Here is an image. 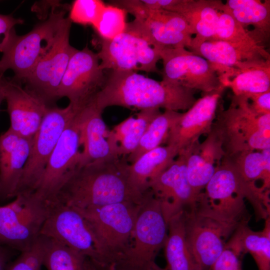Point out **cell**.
Here are the masks:
<instances>
[{
  "instance_id": "6da1fadb",
  "label": "cell",
  "mask_w": 270,
  "mask_h": 270,
  "mask_svg": "<svg viewBox=\"0 0 270 270\" xmlns=\"http://www.w3.org/2000/svg\"><path fill=\"white\" fill-rule=\"evenodd\" d=\"M129 164L126 157L77 164L52 202L80 210L124 202L140 203L146 194L139 195L130 187Z\"/></svg>"
},
{
  "instance_id": "7a4b0ae2",
  "label": "cell",
  "mask_w": 270,
  "mask_h": 270,
  "mask_svg": "<svg viewBox=\"0 0 270 270\" xmlns=\"http://www.w3.org/2000/svg\"><path fill=\"white\" fill-rule=\"evenodd\" d=\"M195 90L158 81L135 72L110 70L93 102L103 110L113 106L130 109L187 110L196 102Z\"/></svg>"
},
{
  "instance_id": "3957f363",
  "label": "cell",
  "mask_w": 270,
  "mask_h": 270,
  "mask_svg": "<svg viewBox=\"0 0 270 270\" xmlns=\"http://www.w3.org/2000/svg\"><path fill=\"white\" fill-rule=\"evenodd\" d=\"M245 200L252 206L256 220L270 216L269 194L244 180L232 163L223 158L200 195L194 208L224 222L248 224L250 215Z\"/></svg>"
},
{
  "instance_id": "277c9868",
  "label": "cell",
  "mask_w": 270,
  "mask_h": 270,
  "mask_svg": "<svg viewBox=\"0 0 270 270\" xmlns=\"http://www.w3.org/2000/svg\"><path fill=\"white\" fill-rule=\"evenodd\" d=\"M65 14V10H56L53 7L48 17L28 33L18 36L14 32L2 52L0 74L10 69L14 74V80H24L59 39L70 20Z\"/></svg>"
},
{
  "instance_id": "5b68a950",
  "label": "cell",
  "mask_w": 270,
  "mask_h": 270,
  "mask_svg": "<svg viewBox=\"0 0 270 270\" xmlns=\"http://www.w3.org/2000/svg\"><path fill=\"white\" fill-rule=\"evenodd\" d=\"M216 114L212 128L222 142L224 157L270 148V114H256L245 96H234L229 108Z\"/></svg>"
},
{
  "instance_id": "8992f818",
  "label": "cell",
  "mask_w": 270,
  "mask_h": 270,
  "mask_svg": "<svg viewBox=\"0 0 270 270\" xmlns=\"http://www.w3.org/2000/svg\"><path fill=\"white\" fill-rule=\"evenodd\" d=\"M141 202H124L76 208L90 225L110 267L121 262L130 246Z\"/></svg>"
},
{
  "instance_id": "52a82bcc",
  "label": "cell",
  "mask_w": 270,
  "mask_h": 270,
  "mask_svg": "<svg viewBox=\"0 0 270 270\" xmlns=\"http://www.w3.org/2000/svg\"><path fill=\"white\" fill-rule=\"evenodd\" d=\"M40 234L79 252L98 269L110 267L90 225L75 208L56 201L49 202Z\"/></svg>"
},
{
  "instance_id": "ba28073f",
  "label": "cell",
  "mask_w": 270,
  "mask_h": 270,
  "mask_svg": "<svg viewBox=\"0 0 270 270\" xmlns=\"http://www.w3.org/2000/svg\"><path fill=\"white\" fill-rule=\"evenodd\" d=\"M14 198L0 206V244L20 252L29 248L40 236L49 203L32 194Z\"/></svg>"
},
{
  "instance_id": "9c48e42d",
  "label": "cell",
  "mask_w": 270,
  "mask_h": 270,
  "mask_svg": "<svg viewBox=\"0 0 270 270\" xmlns=\"http://www.w3.org/2000/svg\"><path fill=\"white\" fill-rule=\"evenodd\" d=\"M167 236L160 203L149 190L140 204L130 246L118 264L131 270H146L164 247Z\"/></svg>"
},
{
  "instance_id": "30bf717a",
  "label": "cell",
  "mask_w": 270,
  "mask_h": 270,
  "mask_svg": "<svg viewBox=\"0 0 270 270\" xmlns=\"http://www.w3.org/2000/svg\"><path fill=\"white\" fill-rule=\"evenodd\" d=\"M80 110L70 104L64 108L56 106L48 108L39 129L32 138L30 153L16 196L27 195L34 191L62 132Z\"/></svg>"
},
{
  "instance_id": "8fae6325",
  "label": "cell",
  "mask_w": 270,
  "mask_h": 270,
  "mask_svg": "<svg viewBox=\"0 0 270 270\" xmlns=\"http://www.w3.org/2000/svg\"><path fill=\"white\" fill-rule=\"evenodd\" d=\"M155 48L162 62L163 82L204 94L222 86L214 64L192 51L184 47Z\"/></svg>"
},
{
  "instance_id": "7c38bea8",
  "label": "cell",
  "mask_w": 270,
  "mask_h": 270,
  "mask_svg": "<svg viewBox=\"0 0 270 270\" xmlns=\"http://www.w3.org/2000/svg\"><path fill=\"white\" fill-rule=\"evenodd\" d=\"M82 118L79 110L62 132L34 191L36 197L50 202L78 164L82 146Z\"/></svg>"
},
{
  "instance_id": "4fadbf2b",
  "label": "cell",
  "mask_w": 270,
  "mask_h": 270,
  "mask_svg": "<svg viewBox=\"0 0 270 270\" xmlns=\"http://www.w3.org/2000/svg\"><path fill=\"white\" fill-rule=\"evenodd\" d=\"M97 53L87 46L72 56L59 86L58 99L66 97L80 110L93 100L106 82Z\"/></svg>"
},
{
  "instance_id": "5bb4252c",
  "label": "cell",
  "mask_w": 270,
  "mask_h": 270,
  "mask_svg": "<svg viewBox=\"0 0 270 270\" xmlns=\"http://www.w3.org/2000/svg\"><path fill=\"white\" fill-rule=\"evenodd\" d=\"M184 215L188 248L201 270H211L240 224L218 220L203 214L194 208L184 210Z\"/></svg>"
},
{
  "instance_id": "9a60e30c",
  "label": "cell",
  "mask_w": 270,
  "mask_h": 270,
  "mask_svg": "<svg viewBox=\"0 0 270 270\" xmlns=\"http://www.w3.org/2000/svg\"><path fill=\"white\" fill-rule=\"evenodd\" d=\"M103 70L157 72L158 50L136 34L126 30L111 40H100L97 53Z\"/></svg>"
},
{
  "instance_id": "2e32d148",
  "label": "cell",
  "mask_w": 270,
  "mask_h": 270,
  "mask_svg": "<svg viewBox=\"0 0 270 270\" xmlns=\"http://www.w3.org/2000/svg\"><path fill=\"white\" fill-rule=\"evenodd\" d=\"M186 159L183 150L148 184L149 190L160 203L166 224L181 212L194 208L198 198L187 179Z\"/></svg>"
},
{
  "instance_id": "e0dca14e",
  "label": "cell",
  "mask_w": 270,
  "mask_h": 270,
  "mask_svg": "<svg viewBox=\"0 0 270 270\" xmlns=\"http://www.w3.org/2000/svg\"><path fill=\"white\" fill-rule=\"evenodd\" d=\"M72 22L65 26L52 50L34 67L24 80L26 88L41 98L48 106L58 100V91L72 56L77 50L70 44Z\"/></svg>"
},
{
  "instance_id": "ac0fdd59",
  "label": "cell",
  "mask_w": 270,
  "mask_h": 270,
  "mask_svg": "<svg viewBox=\"0 0 270 270\" xmlns=\"http://www.w3.org/2000/svg\"><path fill=\"white\" fill-rule=\"evenodd\" d=\"M226 88L196 100L170 128L165 143L180 152L190 148L204 134L210 131L216 118L218 102Z\"/></svg>"
},
{
  "instance_id": "d6986e66",
  "label": "cell",
  "mask_w": 270,
  "mask_h": 270,
  "mask_svg": "<svg viewBox=\"0 0 270 270\" xmlns=\"http://www.w3.org/2000/svg\"><path fill=\"white\" fill-rule=\"evenodd\" d=\"M4 92L10 122L9 128L21 137L32 138L50 106L13 80L4 78Z\"/></svg>"
},
{
  "instance_id": "ffe728a7",
  "label": "cell",
  "mask_w": 270,
  "mask_h": 270,
  "mask_svg": "<svg viewBox=\"0 0 270 270\" xmlns=\"http://www.w3.org/2000/svg\"><path fill=\"white\" fill-rule=\"evenodd\" d=\"M32 138L21 137L10 128L0 136V199L16 196Z\"/></svg>"
},
{
  "instance_id": "44dd1931",
  "label": "cell",
  "mask_w": 270,
  "mask_h": 270,
  "mask_svg": "<svg viewBox=\"0 0 270 270\" xmlns=\"http://www.w3.org/2000/svg\"><path fill=\"white\" fill-rule=\"evenodd\" d=\"M102 112L93 101L80 110L81 143L84 148L79 155L80 164L119 157L108 140L110 130L102 118Z\"/></svg>"
},
{
  "instance_id": "7402d4cb",
  "label": "cell",
  "mask_w": 270,
  "mask_h": 270,
  "mask_svg": "<svg viewBox=\"0 0 270 270\" xmlns=\"http://www.w3.org/2000/svg\"><path fill=\"white\" fill-rule=\"evenodd\" d=\"M189 50L214 64L235 68L270 60L264 46L240 45L222 40H209L193 43Z\"/></svg>"
},
{
  "instance_id": "603a6c76",
  "label": "cell",
  "mask_w": 270,
  "mask_h": 270,
  "mask_svg": "<svg viewBox=\"0 0 270 270\" xmlns=\"http://www.w3.org/2000/svg\"><path fill=\"white\" fill-rule=\"evenodd\" d=\"M224 2L213 0H170L164 9L181 15L196 36L192 44L211 40L214 36Z\"/></svg>"
},
{
  "instance_id": "cb8c5ba5",
  "label": "cell",
  "mask_w": 270,
  "mask_h": 270,
  "mask_svg": "<svg viewBox=\"0 0 270 270\" xmlns=\"http://www.w3.org/2000/svg\"><path fill=\"white\" fill-rule=\"evenodd\" d=\"M184 150L186 156L187 179L199 196L215 173L217 164L224 157V152L218 142L209 136L201 143L198 140Z\"/></svg>"
},
{
  "instance_id": "d4e9b609",
  "label": "cell",
  "mask_w": 270,
  "mask_h": 270,
  "mask_svg": "<svg viewBox=\"0 0 270 270\" xmlns=\"http://www.w3.org/2000/svg\"><path fill=\"white\" fill-rule=\"evenodd\" d=\"M178 154L174 148L159 146L144 154L129 164L128 180L132 190L142 196L149 190V182L166 169Z\"/></svg>"
},
{
  "instance_id": "484cf974",
  "label": "cell",
  "mask_w": 270,
  "mask_h": 270,
  "mask_svg": "<svg viewBox=\"0 0 270 270\" xmlns=\"http://www.w3.org/2000/svg\"><path fill=\"white\" fill-rule=\"evenodd\" d=\"M218 74L222 84L230 88L234 96H246L270 90V60L242 68L221 66Z\"/></svg>"
},
{
  "instance_id": "4316f807",
  "label": "cell",
  "mask_w": 270,
  "mask_h": 270,
  "mask_svg": "<svg viewBox=\"0 0 270 270\" xmlns=\"http://www.w3.org/2000/svg\"><path fill=\"white\" fill-rule=\"evenodd\" d=\"M224 8L244 28L252 25L250 36L264 46L270 35V1L259 0H228Z\"/></svg>"
},
{
  "instance_id": "83f0119b",
  "label": "cell",
  "mask_w": 270,
  "mask_h": 270,
  "mask_svg": "<svg viewBox=\"0 0 270 270\" xmlns=\"http://www.w3.org/2000/svg\"><path fill=\"white\" fill-rule=\"evenodd\" d=\"M226 246L243 256L250 253L258 270H270V218L265 220L264 228L254 231L248 224H242L236 229Z\"/></svg>"
},
{
  "instance_id": "f1b7e54d",
  "label": "cell",
  "mask_w": 270,
  "mask_h": 270,
  "mask_svg": "<svg viewBox=\"0 0 270 270\" xmlns=\"http://www.w3.org/2000/svg\"><path fill=\"white\" fill-rule=\"evenodd\" d=\"M184 210L168 222V236L164 247L168 270H201L186 240Z\"/></svg>"
},
{
  "instance_id": "f546056e",
  "label": "cell",
  "mask_w": 270,
  "mask_h": 270,
  "mask_svg": "<svg viewBox=\"0 0 270 270\" xmlns=\"http://www.w3.org/2000/svg\"><path fill=\"white\" fill-rule=\"evenodd\" d=\"M126 30L140 36L154 48L184 47L189 50L192 40V36L176 31L148 17L128 22Z\"/></svg>"
},
{
  "instance_id": "4dcf8cb0",
  "label": "cell",
  "mask_w": 270,
  "mask_h": 270,
  "mask_svg": "<svg viewBox=\"0 0 270 270\" xmlns=\"http://www.w3.org/2000/svg\"><path fill=\"white\" fill-rule=\"evenodd\" d=\"M224 158L232 163L244 180L260 189L258 185L260 181L263 190L270 192V148L243 151Z\"/></svg>"
},
{
  "instance_id": "1f68e13d",
  "label": "cell",
  "mask_w": 270,
  "mask_h": 270,
  "mask_svg": "<svg viewBox=\"0 0 270 270\" xmlns=\"http://www.w3.org/2000/svg\"><path fill=\"white\" fill-rule=\"evenodd\" d=\"M182 114L165 110L157 114L148 124L136 149L126 157L127 162L132 164L144 154L165 142L170 128Z\"/></svg>"
},
{
  "instance_id": "d6a6232c",
  "label": "cell",
  "mask_w": 270,
  "mask_h": 270,
  "mask_svg": "<svg viewBox=\"0 0 270 270\" xmlns=\"http://www.w3.org/2000/svg\"><path fill=\"white\" fill-rule=\"evenodd\" d=\"M42 236V264L47 270H86L87 258L84 255L54 239Z\"/></svg>"
},
{
  "instance_id": "836d02e7",
  "label": "cell",
  "mask_w": 270,
  "mask_h": 270,
  "mask_svg": "<svg viewBox=\"0 0 270 270\" xmlns=\"http://www.w3.org/2000/svg\"><path fill=\"white\" fill-rule=\"evenodd\" d=\"M211 40H222L240 45L262 46L224 8V3L219 12L215 34Z\"/></svg>"
},
{
  "instance_id": "e575fe53",
  "label": "cell",
  "mask_w": 270,
  "mask_h": 270,
  "mask_svg": "<svg viewBox=\"0 0 270 270\" xmlns=\"http://www.w3.org/2000/svg\"><path fill=\"white\" fill-rule=\"evenodd\" d=\"M128 12L112 4H106L100 18L92 26L102 40H111L124 33L127 27Z\"/></svg>"
},
{
  "instance_id": "d590c367",
  "label": "cell",
  "mask_w": 270,
  "mask_h": 270,
  "mask_svg": "<svg viewBox=\"0 0 270 270\" xmlns=\"http://www.w3.org/2000/svg\"><path fill=\"white\" fill-rule=\"evenodd\" d=\"M160 112V108H151L140 110L136 114L133 124L118 143L119 157H126L136 149L148 124Z\"/></svg>"
},
{
  "instance_id": "8d00e7d4",
  "label": "cell",
  "mask_w": 270,
  "mask_h": 270,
  "mask_svg": "<svg viewBox=\"0 0 270 270\" xmlns=\"http://www.w3.org/2000/svg\"><path fill=\"white\" fill-rule=\"evenodd\" d=\"M106 5L100 0H75L70 6L68 18L72 22L92 26L100 18Z\"/></svg>"
},
{
  "instance_id": "74e56055",
  "label": "cell",
  "mask_w": 270,
  "mask_h": 270,
  "mask_svg": "<svg viewBox=\"0 0 270 270\" xmlns=\"http://www.w3.org/2000/svg\"><path fill=\"white\" fill-rule=\"evenodd\" d=\"M20 253L10 262L6 270H41L43 266V236L40 234L29 248Z\"/></svg>"
},
{
  "instance_id": "f35d334b",
  "label": "cell",
  "mask_w": 270,
  "mask_h": 270,
  "mask_svg": "<svg viewBox=\"0 0 270 270\" xmlns=\"http://www.w3.org/2000/svg\"><path fill=\"white\" fill-rule=\"evenodd\" d=\"M231 248H225L212 265L211 270H242L241 256Z\"/></svg>"
},
{
  "instance_id": "ab89813d",
  "label": "cell",
  "mask_w": 270,
  "mask_h": 270,
  "mask_svg": "<svg viewBox=\"0 0 270 270\" xmlns=\"http://www.w3.org/2000/svg\"><path fill=\"white\" fill-rule=\"evenodd\" d=\"M24 20L20 18H15L12 14H0V52H2L10 38L16 32L14 26L22 24Z\"/></svg>"
},
{
  "instance_id": "60d3db41",
  "label": "cell",
  "mask_w": 270,
  "mask_h": 270,
  "mask_svg": "<svg viewBox=\"0 0 270 270\" xmlns=\"http://www.w3.org/2000/svg\"><path fill=\"white\" fill-rule=\"evenodd\" d=\"M244 96L246 98L248 108L256 114L260 116L270 114V90Z\"/></svg>"
},
{
  "instance_id": "b9f144b4",
  "label": "cell",
  "mask_w": 270,
  "mask_h": 270,
  "mask_svg": "<svg viewBox=\"0 0 270 270\" xmlns=\"http://www.w3.org/2000/svg\"><path fill=\"white\" fill-rule=\"evenodd\" d=\"M14 249L0 244V270H6L16 253Z\"/></svg>"
},
{
  "instance_id": "7bdbcfd3",
  "label": "cell",
  "mask_w": 270,
  "mask_h": 270,
  "mask_svg": "<svg viewBox=\"0 0 270 270\" xmlns=\"http://www.w3.org/2000/svg\"><path fill=\"white\" fill-rule=\"evenodd\" d=\"M4 74H0V106L2 102L4 100Z\"/></svg>"
},
{
  "instance_id": "ee69618b",
  "label": "cell",
  "mask_w": 270,
  "mask_h": 270,
  "mask_svg": "<svg viewBox=\"0 0 270 270\" xmlns=\"http://www.w3.org/2000/svg\"><path fill=\"white\" fill-rule=\"evenodd\" d=\"M146 270H168L166 268H163L159 266L154 262H152Z\"/></svg>"
},
{
  "instance_id": "f6af8a7d",
  "label": "cell",
  "mask_w": 270,
  "mask_h": 270,
  "mask_svg": "<svg viewBox=\"0 0 270 270\" xmlns=\"http://www.w3.org/2000/svg\"><path fill=\"white\" fill-rule=\"evenodd\" d=\"M96 270H130V269L120 264H117L112 268L108 269L99 270L96 268Z\"/></svg>"
},
{
  "instance_id": "bcb514c9",
  "label": "cell",
  "mask_w": 270,
  "mask_h": 270,
  "mask_svg": "<svg viewBox=\"0 0 270 270\" xmlns=\"http://www.w3.org/2000/svg\"><path fill=\"white\" fill-rule=\"evenodd\" d=\"M86 270H96L94 264L88 258L86 259Z\"/></svg>"
},
{
  "instance_id": "7dc6e473",
  "label": "cell",
  "mask_w": 270,
  "mask_h": 270,
  "mask_svg": "<svg viewBox=\"0 0 270 270\" xmlns=\"http://www.w3.org/2000/svg\"></svg>"
}]
</instances>
